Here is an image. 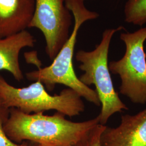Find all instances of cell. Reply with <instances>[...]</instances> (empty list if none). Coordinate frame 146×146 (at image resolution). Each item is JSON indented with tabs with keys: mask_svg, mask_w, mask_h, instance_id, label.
Masks as SVG:
<instances>
[{
	"mask_svg": "<svg viewBox=\"0 0 146 146\" xmlns=\"http://www.w3.org/2000/svg\"><path fill=\"white\" fill-rule=\"evenodd\" d=\"M66 116L57 111L52 115L27 114L11 108L3 128L7 136L17 143L28 141L43 145L73 146L99 124L98 116L83 122H73Z\"/></svg>",
	"mask_w": 146,
	"mask_h": 146,
	"instance_id": "6da1fadb",
	"label": "cell"
},
{
	"mask_svg": "<svg viewBox=\"0 0 146 146\" xmlns=\"http://www.w3.org/2000/svg\"><path fill=\"white\" fill-rule=\"evenodd\" d=\"M65 3L73 15L74 25L72 33L51 64L27 73V78L31 81L41 82L50 92L54 89L57 84H63L74 90L82 98L96 106H100L95 90L80 81L73 67L74 50L80 27L86 21L97 19L99 15L95 11L88 10L83 0H65Z\"/></svg>",
	"mask_w": 146,
	"mask_h": 146,
	"instance_id": "7a4b0ae2",
	"label": "cell"
},
{
	"mask_svg": "<svg viewBox=\"0 0 146 146\" xmlns=\"http://www.w3.org/2000/svg\"><path fill=\"white\" fill-rule=\"evenodd\" d=\"M122 26L104 31L101 42L92 51L80 50L76 59L80 63L79 68L84 73L79 78L85 85H94L99 97L101 110L98 117L99 124L105 125L115 113L128 110L115 91L108 66V53L113 36L122 30Z\"/></svg>",
	"mask_w": 146,
	"mask_h": 146,
	"instance_id": "3957f363",
	"label": "cell"
},
{
	"mask_svg": "<svg viewBox=\"0 0 146 146\" xmlns=\"http://www.w3.org/2000/svg\"><path fill=\"white\" fill-rule=\"evenodd\" d=\"M0 98L6 108H14L27 114L54 110L72 117L80 115L85 110L82 98L72 89H64L60 94L52 95L40 82L17 88L1 75Z\"/></svg>",
	"mask_w": 146,
	"mask_h": 146,
	"instance_id": "277c9868",
	"label": "cell"
},
{
	"mask_svg": "<svg viewBox=\"0 0 146 146\" xmlns=\"http://www.w3.org/2000/svg\"><path fill=\"white\" fill-rule=\"evenodd\" d=\"M120 39L125 43L123 56L108 64L110 72L119 76L120 93L136 104L146 103V27L131 33H122Z\"/></svg>",
	"mask_w": 146,
	"mask_h": 146,
	"instance_id": "5b68a950",
	"label": "cell"
},
{
	"mask_svg": "<svg viewBox=\"0 0 146 146\" xmlns=\"http://www.w3.org/2000/svg\"><path fill=\"white\" fill-rule=\"evenodd\" d=\"M35 5L29 28L41 31L46 41V52L53 60L70 36L72 13L65 0H35Z\"/></svg>",
	"mask_w": 146,
	"mask_h": 146,
	"instance_id": "8992f818",
	"label": "cell"
},
{
	"mask_svg": "<svg viewBox=\"0 0 146 146\" xmlns=\"http://www.w3.org/2000/svg\"><path fill=\"white\" fill-rule=\"evenodd\" d=\"M100 146H146V109L135 115H122L115 128L105 126Z\"/></svg>",
	"mask_w": 146,
	"mask_h": 146,
	"instance_id": "52a82bcc",
	"label": "cell"
},
{
	"mask_svg": "<svg viewBox=\"0 0 146 146\" xmlns=\"http://www.w3.org/2000/svg\"><path fill=\"white\" fill-rule=\"evenodd\" d=\"M35 5V0H0V38L29 28Z\"/></svg>",
	"mask_w": 146,
	"mask_h": 146,
	"instance_id": "ba28073f",
	"label": "cell"
},
{
	"mask_svg": "<svg viewBox=\"0 0 146 146\" xmlns=\"http://www.w3.org/2000/svg\"><path fill=\"white\" fill-rule=\"evenodd\" d=\"M35 41L26 30L0 38V71H7L17 81H22L24 76L19 62L20 53L26 47H34Z\"/></svg>",
	"mask_w": 146,
	"mask_h": 146,
	"instance_id": "9c48e42d",
	"label": "cell"
},
{
	"mask_svg": "<svg viewBox=\"0 0 146 146\" xmlns=\"http://www.w3.org/2000/svg\"><path fill=\"white\" fill-rule=\"evenodd\" d=\"M126 22L142 26L146 23V0H128L124 7Z\"/></svg>",
	"mask_w": 146,
	"mask_h": 146,
	"instance_id": "30bf717a",
	"label": "cell"
},
{
	"mask_svg": "<svg viewBox=\"0 0 146 146\" xmlns=\"http://www.w3.org/2000/svg\"><path fill=\"white\" fill-rule=\"evenodd\" d=\"M105 126L100 124L96 125L73 146H100V136Z\"/></svg>",
	"mask_w": 146,
	"mask_h": 146,
	"instance_id": "8fae6325",
	"label": "cell"
},
{
	"mask_svg": "<svg viewBox=\"0 0 146 146\" xmlns=\"http://www.w3.org/2000/svg\"><path fill=\"white\" fill-rule=\"evenodd\" d=\"M9 110L5 108L0 111V146H29V142L23 141L21 143H17L11 140L5 134L3 125L9 115Z\"/></svg>",
	"mask_w": 146,
	"mask_h": 146,
	"instance_id": "7c38bea8",
	"label": "cell"
},
{
	"mask_svg": "<svg viewBox=\"0 0 146 146\" xmlns=\"http://www.w3.org/2000/svg\"><path fill=\"white\" fill-rule=\"evenodd\" d=\"M5 107H4V106H3V102H2V99H1V98H0V111L1 110H3V109H4Z\"/></svg>",
	"mask_w": 146,
	"mask_h": 146,
	"instance_id": "4fadbf2b",
	"label": "cell"
},
{
	"mask_svg": "<svg viewBox=\"0 0 146 146\" xmlns=\"http://www.w3.org/2000/svg\"><path fill=\"white\" fill-rule=\"evenodd\" d=\"M29 146H40V145L36 143L29 142Z\"/></svg>",
	"mask_w": 146,
	"mask_h": 146,
	"instance_id": "5bb4252c",
	"label": "cell"
},
{
	"mask_svg": "<svg viewBox=\"0 0 146 146\" xmlns=\"http://www.w3.org/2000/svg\"><path fill=\"white\" fill-rule=\"evenodd\" d=\"M40 146H55V145H40Z\"/></svg>",
	"mask_w": 146,
	"mask_h": 146,
	"instance_id": "9a60e30c",
	"label": "cell"
},
{
	"mask_svg": "<svg viewBox=\"0 0 146 146\" xmlns=\"http://www.w3.org/2000/svg\"><path fill=\"white\" fill-rule=\"evenodd\" d=\"M83 1H84V0H83Z\"/></svg>",
	"mask_w": 146,
	"mask_h": 146,
	"instance_id": "2e32d148",
	"label": "cell"
}]
</instances>
